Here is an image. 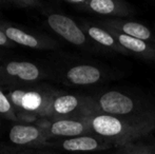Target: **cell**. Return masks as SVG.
Listing matches in <instances>:
<instances>
[{
	"label": "cell",
	"mask_w": 155,
	"mask_h": 154,
	"mask_svg": "<svg viewBox=\"0 0 155 154\" xmlns=\"http://www.w3.org/2000/svg\"><path fill=\"white\" fill-rule=\"evenodd\" d=\"M84 119L88 123L93 134L114 147L132 144L155 130V113L139 118L97 114Z\"/></svg>",
	"instance_id": "cell-1"
},
{
	"label": "cell",
	"mask_w": 155,
	"mask_h": 154,
	"mask_svg": "<svg viewBox=\"0 0 155 154\" xmlns=\"http://www.w3.org/2000/svg\"><path fill=\"white\" fill-rule=\"evenodd\" d=\"M5 93L21 123L52 118V103L58 91L43 84L15 88Z\"/></svg>",
	"instance_id": "cell-2"
},
{
	"label": "cell",
	"mask_w": 155,
	"mask_h": 154,
	"mask_svg": "<svg viewBox=\"0 0 155 154\" xmlns=\"http://www.w3.org/2000/svg\"><path fill=\"white\" fill-rule=\"evenodd\" d=\"M91 96L100 114L127 118H139L154 113L143 105V101L137 100L131 95L120 91H104Z\"/></svg>",
	"instance_id": "cell-3"
},
{
	"label": "cell",
	"mask_w": 155,
	"mask_h": 154,
	"mask_svg": "<svg viewBox=\"0 0 155 154\" xmlns=\"http://www.w3.org/2000/svg\"><path fill=\"white\" fill-rule=\"evenodd\" d=\"M45 77H47L45 71L34 62L16 60L0 62V88L4 91L34 86Z\"/></svg>",
	"instance_id": "cell-4"
},
{
	"label": "cell",
	"mask_w": 155,
	"mask_h": 154,
	"mask_svg": "<svg viewBox=\"0 0 155 154\" xmlns=\"http://www.w3.org/2000/svg\"><path fill=\"white\" fill-rule=\"evenodd\" d=\"M100 114L92 96L58 92L52 103V118L84 119Z\"/></svg>",
	"instance_id": "cell-5"
},
{
	"label": "cell",
	"mask_w": 155,
	"mask_h": 154,
	"mask_svg": "<svg viewBox=\"0 0 155 154\" xmlns=\"http://www.w3.org/2000/svg\"><path fill=\"white\" fill-rule=\"evenodd\" d=\"M45 19L50 29L71 44L93 53H98L101 50L86 35L80 25L71 17L58 12H51L45 14Z\"/></svg>",
	"instance_id": "cell-6"
},
{
	"label": "cell",
	"mask_w": 155,
	"mask_h": 154,
	"mask_svg": "<svg viewBox=\"0 0 155 154\" xmlns=\"http://www.w3.org/2000/svg\"><path fill=\"white\" fill-rule=\"evenodd\" d=\"M114 77L113 72L100 64L77 62L68 64L60 71V78L70 86H94L102 84Z\"/></svg>",
	"instance_id": "cell-7"
},
{
	"label": "cell",
	"mask_w": 155,
	"mask_h": 154,
	"mask_svg": "<svg viewBox=\"0 0 155 154\" xmlns=\"http://www.w3.org/2000/svg\"><path fill=\"white\" fill-rule=\"evenodd\" d=\"M65 3L102 19H127L136 13L132 4L121 0H65Z\"/></svg>",
	"instance_id": "cell-8"
},
{
	"label": "cell",
	"mask_w": 155,
	"mask_h": 154,
	"mask_svg": "<svg viewBox=\"0 0 155 154\" xmlns=\"http://www.w3.org/2000/svg\"><path fill=\"white\" fill-rule=\"evenodd\" d=\"M0 29L14 44H19L35 50H52L58 47L55 39L45 35L25 31L22 28L5 21H0Z\"/></svg>",
	"instance_id": "cell-9"
},
{
	"label": "cell",
	"mask_w": 155,
	"mask_h": 154,
	"mask_svg": "<svg viewBox=\"0 0 155 154\" xmlns=\"http://www.w3.org/2000/svg\"><path fill=\"white\" fill-rule=\"evenodd\" d=\"M39 125L45 129L48 138H65L93 134L84 119L78 118H53L41 119Z\"/></svg>",
	"instance_id": "cell-10"
},
{
	"label": "cell",
	"mask_w": 155,
	"mask_h": 154,
	"mask_svg": "<svg viewBox=\"0 0 155 154\" xmlns=\"http://www.w3.org/2000/svg\"><path fill=\"white\" fill-rule=\"evenodd\" d=\"M8 139L15 146L41 147L48 146L45 129L39 123H14L8 131Z\"/></svg>",
	"instance_id": "cell-11"
},
{
	"label": "cell",
	"mask_w": 155,
	"mask_h": 154,
	"mask_svg": "<svg viewBox=\"0 0 155 154\" xmlns=\"http://www.w3.org/2000/svg\"><path fill=\"white\" fill-rule=\"evenodd\" d=\"M96 23L106 29L143 40L155 48V35L153 32L140 22L129 19H100Z\"/></svg>",
	"instance_id": "cell-12"
},
{
	"label": "cell",
	"mask_w": 155,
	"mask_h": 154,
	"mask_svg": "<svg viewBox=\"0 0 155 154\" xmlns=\"http://www.w3.org/2000/svg\"><path fill=\"white\" fill-rule=\"evenodd\" d=\"M58 147L67 152H94V151H102L114 147L107 140L100 138L95 134H86V135L77 136V137L59 139L54 144H48V146Z\"/></svg>",
	"instance_id": "cell-13"
},
{
	"label": "cell",
	"mask_w": 155,
	"mask_h": 154,
	"mask_svg": "<svg viewBox=\"0 0 155 154\" xmlns=\"http://www.w3.org/2000/svg\"><path fill=\"white\" fill-rule=\"evenodd\" d=\"M81 29L86 33L91 40L95 43L96 45L100 48L101 50H107L112 53H117L120 55L130 56L131 54L127 51L124 48L119 44V42L116 40V38L110 33L107 29L102 28L96 22H84L80 25Z\"/></svg>",
	"instance_id": "cell-14"
},
{
	"label": "cell",
	"mask_w": 155,
	"mask_h": 154,
	"mask_svg": "<svg viewBox=\"0 0 155 154\" xmlns=\"http://www.w3.org/2000/svg\"><path fill=\"white\" fill-rule=\"evenodd\" d=\"M107 30L116 38V40L119 42V44L123 48H124L131 55L136 56L137 58H140V59L145 60L146 62L155 64V48L153 45L149 44L148 42L140 40V39L130 37V36L124 35V34L112 31V30Z\"/></svg>",
	"instance_id": "cell-15"
},
{
	"label": "cell",
	"mask_w": 155,
	"mask_h": 154,
	"mask_svg": "<svg viewBox=\"0 0 155 154\" xmlns=\"http://www.w3.org/2000/svg\"><path fill=\"white\" fill-rule=\"evenodd\" d=\"M0 117L8 120L19 121L18 116L6 95L5 91L0 88Z\"/></svg>",
	"instance_id": "cell-16"
},
{
	"label": "cell",
	"mask_w": 155,
	"mask_h": 154,
	"mask_svg": "<svg viewBox=\"0 0 155 154\" xmlns=\"http://www.w3.org/2000/svg\"><path fill=\"white\" fill-rule=\"evenodd\" d=\"M118 151L123 152L124 154H155V150L152 145L147 146V145L135 144V143L119 147Z\"/></svg>",
	"instance_id": "cell-17"
},
{
	"label": "cell",
	"mask_w": 155,
	"mask_h": 154,
	"mask_svg": "<svg viewBox=\"0 0 155 154\" xmlns=\"http://www.w3.org/2000/svg\"><path fill=\"white\" fill-rule=\"evenodd\" d=\"M42 5V2L36 0H12V6L16 8H33Z\"/></svg>",
	"instance_id": "cell-18"
},
{
	"label": "cell",
	"mask_w": 155,
	"mask_h": 154,
	"mask_svg": "<svg viewBox=\"0 0 155 154\" xmlns=\"http://www.w3.org/2000/svg\"><path fill=\"white\" fill-rule=\"evenodd\" d=\"M14 45V43L8 38L4 32L0 29V48H12Z\"/></svg>",
	"instance_id": "cell-19"
},
{
	"label": "cell",
	"mask_w": 155,
	"mask_h": 154,
	"mask_svg": "<svg viewBox=\"0 0 155 154\" xmlns=\"http://www.w3.org/2000/svg\"><path fill=\"white\" fill-rule=\"evenodd\" d=\"M12 8V0H0V11Z\"/></svg>",
	"instance_id": "cell-20"
},
{
	"label": "cell",
	"mask_w": 155,
	"mask_h": 154,
	"mask_svg": "<svg viewBox=\"0 0 155 154\" xmlns=\"http://www.w3.org/2000/svg\"><path fill=\"white\" fill-rule=\"evenodd\" d=\"M13 154H31V153H27V152H18V153H13Z\"/></svg>",
	"instance_id": "cell-21"
},
{
	"label": "cell",
	"mask_w": 155,
	"mask_h": 154,
	"mask_svg": "<svg viewBox=\"0 0 155 154\" xmlns=\"http://www.w3.org/2000/svg\"><path fill=\"white\" fill-rule=\"evenodd\" d=\"M115 154H124V153L120 152V151H117V153H115Z\"/></svg>",
	"instance_id": "cell-22"
},
{
	"label": "cell",
	"mask_w": 155,
	"mask_h": 154,
	"mask_svg": "<svg viewBox=\"0 0 155 154\" xmlns=\"http://www.w3.org/2000/svg\"><path fill=\"white\" fill-rule=\"evenodd\" d=\"M152 147H153V148H154V150H155V144H154V145H152Z\"/></svg>",
	"instance_id": "cell-23"
},
{
	"label": "cell",
	"mask_w": 155,
	"mask_h": 154,
	"mask_svg": "<svg viewBox=\"0 0 155 154\" xmlns=\"http://www.w3.org/2000/svg\"><path fill=\"white\" fill-rule=\"evenodd\" d=\"M0 127H1V121H0Z\"/></svg>",
	"instance_id": "cell-24"
},
{
	"label": "cell",
	"mask_w": 155,
	"mask_h": 154,
	"mask_svg": "<svg viewBox=\"0 0 155 154\" xmlns=\"http://www.w3.org/2000/svg\"><path fill=\"white\" fill-rule=\"evenodd\" d=\"M0 60H1V56H0Z\"/></svg>",
	"instance_id": "cell-25"
}]
</instances>
